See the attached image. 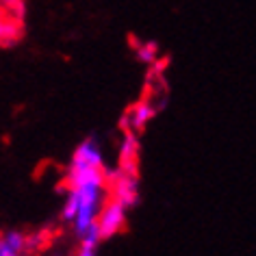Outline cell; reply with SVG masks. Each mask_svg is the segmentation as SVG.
Here are the masks:
<instances>
[{
    "instance_id": "cell-1",
    "label": "cell",
    "mask_w": 256,
    "mask_h": 256,
    "mask_svg": "<svg viewBox=\"0 0 256 256\" xmlns=\"http://www.w3.org/2000/svg\"><path fill=\"white\" fill-rule=\"evenodd\" d=\"M108 200V180H92L66 184L61 206V222L72 230L76 239L96 230V222L104 202Z\"/></svg>"
},
{
    "instance_id": "cell-2",
    "label": "cell",
    "mask_w": 256,
    "mask_h": 256,
    "mask_svg": "<svg viewBox=\"0 0 256 256\" xmlns=\"http://www.w3.org/2000/svg\"><path fill=\"white\" fill-rule=\"evenodd\" d=\"M108 165L102 152L98 139L87 137L76 146L72 156H70L66 170V184L92 182V180H108Z\"/></svg>"
},
{
    "instance_id": "cell-3",
    "label": "cell",
    "mask_w": 256,
    "mask_h": 256,
    "mask_svg": "<svg viewBox=\"0 0 256 256\" xmlns=\"http://www.w3.org/2000/svg\"><path fill=\"white\" fill-rule=\"evenodd\" d=\"M142 196V182H139V170L115 168L108 172V198L122 202L124 206L132 208Z\"/></svg>"
},
{
    "instance_id": "cell-4",
    "label": "cell",
    "mask_w": 256,
    "mask_h": 256,
    "mask_svg": "<svg viewBox=\"0 0 256 256\" xmlns=\"http://www.w3.org/2000/svg\"><path fill=\"white\" fill-rule=\"evenodd\" d=\"M128 206H124L122 202L108 198L102 206L100 215H98V222H96V232L100 234L102 241L111 239V236H118L122 230L126 228L128 224Z\"/></svg>"
},
{
    "instance_id": "cell-5",
    "label": "cell",
    "mask_w": 256,
    "mask_h": 256,
    "mask_svg": "<svg viewBox=\"0 0 256 256\" xmlns=\"http://www.w3.org/2000/svg\"><path fill=\"white\" fill-rule=\"evenodd\" d=\"M24 16L26 14L0 2V48H14L22 42Z\"/></svg>"
},
{
    "instance_id": "cell-6",
    "label": "cell",
    "mask_w": 256,
    "mask_h": 256,
    "mask_svg": "<svg viewBox=\"0 0 256 256\" xmlns=\"http://www.w3.org/2000/svg\"><path fill=\"white\" fill-rule=\"evenodd\" d=\"M163 104L158 100H154L152 96L148 98H142L139 102H135L122 118V130H132V132H142L146 126L150 124L152 120L156 118L158 108Z\"/></svg>"
},
{
    "instance_id": "cell-7",
    "label": "cell",
    "mask_w": 256,
    "mask_h": 256,
    "mask_svg": "<svg viewBox=\"0 0 256 256\" xmlns=\"http://www.w3.org/2000/svg\"><path fill=\"white\" fill-rule=\"evenodd\" d=\"M139 152H142V144H139V132L124 130L120 139L118 148V165L128 170H139Z\"/></svg>"
},
{
    "instance_id": "cell-8",
    "label": "cell",
    "mask_w": 256,
    "mask_h": 256,
    "mask_svg": "<svg viewBox=\"0 0 256 256\" xmlns=\"http://www.w3.org/2000/svg\"><path fill=\"white\" fill-rule=\"evenodd\" d=\"M135 56L139 59V63L148 66L150 70L158 66V56H161V50H158L156 42H137L135 44Z\"/></svg>"
},
{
    "instance_id": "cell-9",
    "label": "cell",
    "mask_w": 256,
    "mask_h": 256,
    "mask_svg": "<svg viewBox=\"0 0 256 256\" xmlns=\"http://www.w3.org/2000/svg\"><path fill=\"white\" fill-rule=\"evenodd\" d=\"M100 234L92 230V232H87L85 236H80L78 239V246H76L74 254L72 256H98V248H100Z\"/></svg>"
},
{
    "instance_id": "cell-10",
    "label": "cell",
    "mask_w": 256,
    "mask_h": 256,
    "mask_svg": "<svg viewBox=\"0 0 256 256\" xmlns=\"http://www.w3.org/2000/svg\"><path fill=\"white\" fill-rule=\"evenodd\" d=\"M2 239L9 243V246H14L16 250H20V252L28 254V232H24V230H16V228H9V230H2Z\"/></svg>"
},
{
    "instance_id": "cell-11",
    "label": "cell",
    "mask_w": 256,
    "mask_h": 256,
    "mask_svg": "<svg viewBox=\"0 0 256 256\" xmlns=\"http://www.w3.org/2000/svg\"><path fill=\"white\" fill-rule=\"evenodd\" d=\"M50 241V232L48 230H33V232H28V254L30 252H40L48 246Z\"/></svg>"
},
{
    "instance_id": "cell-12",
    "label": "cell",
    "mask_w": 256,
    "mask_h": 256,
    "mask_svg": "<svg viewBox=\"0 0 256 256\" xmlns=\"http://www.w3.org/2000/svg\"><path fill=\"white\" fill-rule=\"evenodd\" d=\"M0 256H26V254L16 250L14 246H9V243L2 239V234H0Z\"/></svg>"
}]
</instances>
